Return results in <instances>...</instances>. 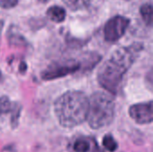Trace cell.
Instances as JSON below:
<instances>
[{"mask_svg":"<svg viewBox=\"0 0 153 152\" xmlns=\"http://www.w3.org/2000/svg\"><path fill=\"white\" fill-rule=\"evenodd\" d=\"M143 48V44L134 43L117 49L99 70L100 84L109 93L117 94L124 75L139 56Z\"/></svg>","mask_w":153,"mask_h":152,"instance_id":"cell-1","label":"cell"},{"mask_svg":"<svg viewBox=\"0 0 153 152\" xmlns=\"http://www.w3.org/2000/svg\"><path fill=\"white\" fill-rule=\"evenodd\" d=\"M54 108L60 125L71 128L82 124L86 120L89 99L84 93L71 90L60 96L56 100Z\"/></svg>","mask_w":153,"mask_h":152,"instance_id":"cell-2","label":"cell"},{"mask_svg":"<svg viewBox=\"0 0 153 152\" xmlns=\"http://www.w3.org/2000/svg\"><path fill=\"white\" fill-rule=\"evenodd\" d=\"M115 116V103L108 93L98 91L89 99L87 120L93 129H100L110 125Z\"/></svg>","mask_w":153,"mask_h":152,"instance_id":"cell-3","label":"cell"},{"mask_svg":"<svg viewBox=\"0 0 153 152\" xmlns=\"http://www.w3.org/2000/svg\"><path fill=\"white\" fill-rule=\"evenodd\" d=\"M80 69V64L74 59L64 62H57L50 65L41 73V77L45 81L55 80L74 73Z\"/></svg>","mask_w":153,"mask_h":152,"instance_id":"cell-4","label":"cell"},{"mask_svg":"<svg viewBox=\"0 0 153 152\" xmlns=\"http://www.w3.org/2000/svg\"><path fill=\"white\" fill-rule=\"evenodd\" d=\"M130 21L128 18L117 15L111 18L105 25L104 36L108 42H115L118 40L126 31Z\"/></svg>","mask_w":153,"mask_h":152,"instance_id":"cell-5","label":"cell"},{"mask_svg":"<svg viewBox=\"0 0 153 152\" xmlns=\"http://www.w3.org/2000/svg\"><path fill=\"white\" fill-rule=\"evenodd\" d=\"M130 116L137 124H150L152 122V101L132 106L129 109Z\"/></svg>","mask_w":153,"mask_h":152,"instance_id":"cell-6","label":"cell"},{"mask_svg":"<svg viewBox=\"0 0 153 152\" xmlns=\"http://www.w3.org/2000/svg\"><path fill=\"white\" fill-rule=\"evenodd\" d=\"M47 15L48 16V18L51 21H53L55 22H62L65 19L66 13L63 7L55 5V6H51L48 9Z\"/></svg>","mask_w":153,"mask_h":152,"instance_id":"cell-7","label":"cell"},{"mask_svg":"<svg viewBox=\"0 0 153 152\" xmlns=\"http://www.w3.org/2000/svg\"><path fill=\"white\" fill-rule=\"evenodd\" d=\"M94 143V141L90 138L81 137L75 140L73 149L74 152H90L91 144Z\"/></svg>","mask_w":153,"mask_h":152,"instance_id":"cell-8","label":"cell"},{"mask_svg":"<svg viewBox=\"0 0 153 152\" xmlns=\"http://www.w3.org/2000/svg\"><path fill=\"white\" fill-rule=\"evenodd\" d=\"M63 2L73 11H78L86 8L91 0H63Z\"/></svg>","mask_w":153,"mask_h":152,"instance_id":"cell-9","label":"cell"},{"mask_svg":"<svg viewBox=\"0 0 153 152\" xmlns=\"http://www.w3.org/2000/svg\"><path fill=\"white\" fill-rule=\"evenodd\" d=\"M141 15L144 21V22L148 25L151 26L152 24V6L151 4H144L142 5L141 9Z\"/></svg>","mask_w":153,"mask_h":152,"instance_id":"cell-10","label":"cell"},{"mask_svg":"<svg viewBox=\"0 0 153 152\" xmlns=\"http://www.w3.org/2000/svg\"><path fill=\"white\" fill-rule=\"evenodd\" d=\"M102 144L106 150H108L110 152H114L117 149V143L115 141V139L113 138V136L110 134H108L103 138Z\"/></svg>","mask_w":153,"mask_h":152,"instance_id":"cell-11","label":"cell"},{"mask_svg":"<svg viewBox=\"0 0 153 152\" xmlns=\"http://www.w3.org/2000/svg\"><path fill=\"white\" fill-rule=\"evenodd\" d=\"M12 108H12L9 99L5 96L0 97V116L10 112Z\"/></svg>","mask_w":153,"mask_h":152,"instance_id":"cell-12","label":"cell"},{"mask_svg":"<svg viewBox=\"0 0 153 152\" xmlns=\"http://www.w3.org/2000/svg\"><path fill=\"white\" fill-rule=\"evenodd\" d=\"M18 4V0H0V7L9 9L14 7Z\"/></svg>","mask_w":153,"mask_h":152,"instance_id":"cell-13","label":"cell"},{"mask_svg":"<svg viewBox=\"0 0 153 152\" xmlns=\"http://www.w3.org/2000/svg\"><path fill=\"white\" fill-rule=\"evenodd\" d=\"M41 3H46V2H48V0H39Z\"/></svg>","mask_w":153,"mask_h":152,"instance_id":"cell-14","label":"cell"},{"mask_svg":"<svg viewBox=\"0 0 153 152\" xmlns=\"http://www.w3.org/2000/svg\"><path fill=\"white\" fill-rule=\"evenodd\" d=\"M1 77H2V75H1V72H0V79H1Z\"/></svg>","mask_w":153,"mask_h":152,"instance_id":"cell-15","label":"cell"},{"mask_svg":"<svg viewBox=\"0 0 153 152\" xmlns=\"http://www.w3.org/2000/svg\"><path fill=\"white\" fill-rule=\"evenodd\" d=\"M126 1H129V0H126Z\"/></svg>","mask_w":153,"mask_h":152,"instance_id":"cell-16","label":"cell"}]
</instances>
